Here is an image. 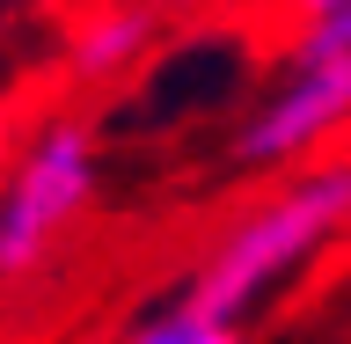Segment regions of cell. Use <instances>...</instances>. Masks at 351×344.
I'll return each mask as SVG.
<instances>
[{
	"instance_id": "30bf717a",
	"label": "cell",
	"mask_w": 351,
	"mask_h": 344,
	"mask_svg": "<svg viewBox=\"0 0 351 344\" xmlns=\"http://www.w3.org/2000/svg\"><path fill=\"white\" fill-rule=\"evenodd\" d=\"M0 8H15V0H0Z\"/></svg>"
},
{
	"instance_id": "6da1fadb",
	"label": "cell",
	"mask_w": 351,
	"mask_h": 344,
	"mask_svg": "<svg viewBox=\"0 0 351 344\" xmlns=\"http://www.w3.org/2000/svg\"><path fill=\"white\" fill-rule=\"evenodd\" d=\"M344 235H351V154H315L205 249V264L191 271L183 293L227 323H241L256 301H271L285 279H300Z\"/></svg>"
},
{
	"instance_id": "9c48e42d",
	"label": "cell",
	"mask_w": 351,
	"mask_h": 344,
	"mask_svg": "<svg viewBox=\"0 0 351 344\" xmlns=\"http://www.w3.org/2000/svg\"><path fill=\"white\" fill-rule=\"evenodd\" d=\"M154 8H205V0H154Z\"/></svg>"
},
{
	"instance_id": "7a4b0ae2",
	"label": "cell",
	"mask_w": 351,
	"mask_h": 344,
	"mask_svg": "<svg viewBox=\"0 0 351 344\" xmlns=\"http://www.w3.org/2000/svg\"><path fill=\"white\" fill-rule=\"evenodd\" d=\"M103 147L81 117H51L0 176V279H29L59 235L95 205Z\"/></svg>"
},
{
	"instance_id": "ba28073f",
	"label": "cell",
	"mask_w": 351,
	"mask_h": 344,
	"mask_svg": "<svg viewBox=\"0 0 351 344\" xmlns=\"http://www.w3.org/2000/svg\"><path fill=\"white\" fill-rule=\"evenodd\" d=\"M8 139H15V125H8V110H0V161H8Z\"/></svg>"
},
{
	"instance_id": "52a82bcc",
	"label": "cell",
	"mask_w": 351,
	"mask_h": 344,
	"mask_svg": "<svg viewBox=\"0 0 351 344\" xmlns=\"http://www.w3.org/2000/svg\"><path fill=\"white\" fill-rule=\"evenodd\" d=\"M285 8H293V15H300V30H307V22H322L329 8H344V0H285Z\"/></svg>"
},
{
	"instance_id": "277c9868",
	"label": "cell",
	"mask_w": 351,
	"mask_h": 344,
	"mask_svg": "<svg viewBox=\"0 0 351 344\" xmlns=\"http://www.w3.org/2000/svg\"><path fill=\"white\" fill-rule=\"evenodd\" d=\"M161 37V8L154 0H103V8H88L73 22V37H66V81L73 88H110L125 81L132 66L154 51Z\"/></svg>"
},
{
	"instance_id": "8992f818",
	"label": "cell",
	"mask_w": 351,
	"mask_h": 344,
	"mask_svg": "<svg viewBox=\"0 0 351 344\" xmlns=\"http://www.w3.org/2000/svg\"><path fill=\"white\" fill-rule=\"evenodd\" d=\"M293 44H300V51H351V0H344V8H329L322 22H307Z\"/></svg>"
},
{
	"instance_id": "5b68a950",
	"label": "cell",
	"mask_w": 351,
	"mask_h": 344,
	"mask_svg": "<svg viewBox=\"0 0 351 344\" xmlns=\"http://www.w3.org/2000/svg\"><path fill=\"white\" fill-rule=\"evenodd\" d=\"M125 344H241V323H227V315H213V308H197L191 293H183V301L139 315V323L125 330Z\"/></svg>"
},
{
	"instance_id": "3957f363",
	"label": "cell",
	"mask_w": 351,
	"mask_h": 344,
	"mask_svg": "<svg viewBox=\"0 0 351 344\" xmlns=\"http://www.w3.org/2000/svg\"><path fill=\"white\" fill-rule=\"evenodd\" d=\"M285 73L271 81L249 117L234 125V169H300L315 154H329V139L351 132V51H285Z\"/></svg>"
}]
</instances>
